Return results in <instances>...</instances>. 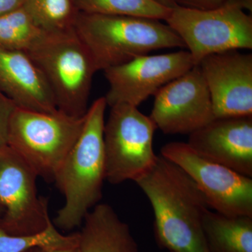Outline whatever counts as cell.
<instances>
[{"label": "cell", "mask_w": 252, "mask_h": 252, "mask_svg": "<svg viewBox=\"0 0 252 252\" xmlns=\"http://www.w3.org/2000/svg\"><path fill=\"white\" fill-rule=\"evenodd\" d=\"M79 234V252H138L128 225L107 204H97L84 218Z\"/></svg>", "instance_id": "cell-15"}, {"label": "cell", "mask_w": 252, "mask_h": 252, "mask_svg": "<svg viewBox=\"0 0 252 252\" xmlns=\"http://www.w3.org/2000/svg\"><path fill=\"white\" fill-rule=\"evenodd\" d=\"M25 0H0V15L11 12L22 7Z\"/></svg>", "instance_id": "cell-23"}, {"label": "cell", "mask_w": 252, "mask_h": 252, "mask_svg": "<svg viewBox=\"0 0 252 252\" xmlns=\"http://www.w3.org/2000/svg\"><path fill=\"white\" fill-rule=\"evenodd\" d=\"M104 97L88 109L80 136L56 172L54 180L64 196V204L54 220L56 226L72 230L84 221L86 215L102 197L105 180Z\"/></svg>", "instance_id": "cell-2"}, {"label": "cell", "mask_w": 252, "mask_h": 252, "mask_svg": "<svg viewBox=\"0 0 252 252\" xmlns=\"http://www.w3.org/2000/svg\"><path fill=\"white\" fill-rule=\"evenodd\" d=\"M0 91L16 107L46 113L58 110L45 78L25 51L0 48Z\"/></svg>", "instance_id": "cell-14"}, {"label": "cell", "mask_w": 252, "mask_h": 252, "mask_svg": "<svg viewBox=\"0 0 252 252\" xmlns=\"http://www.w3.org/2000/svg\"><path fill=\"white\" fill-rule=\"evenodd\" d=\"M166 135H190L213 119L211 95L196 64L155 94L151 115Z\"/></svg>", "instance_id": "cell-11"}, {"label": "cell", "mask_w": 252, "mask_h": 252, "mask_svg": "<svg viewBox=\"0 0 252 252\" xmlns=\"http://www.w3.org/2000/svg\"><path fill=\"white\" fill-rule=\"evenodd\" d=\"M153 209L156 241L170 252H210L203 219L210 206L193 181L161 155L135 181Z\"/></svg>", "instance_id": "cell-1"}, {"label": "cell", "mask_w": 252, "mask_h": 252, "mask_svg": "<svg viewBox=\"0 0 252 252\" xmlns=\"http://www.w3.org/2000/svg\"><path fill=\"white\" fill-rule=\"evenodd\" d=\"M23 6L34 23L49 33L73 31L80 13L74 0H25Z\"/></svg>", "instance_id": "cell-18"}, {"label": "cell", "mask_w": 252, "mask_h": 252, "mask_svg": "<svg viewBox=\"0 0 252 252\" xmlns=\"http://www.w3.org/2000/svg\"><path fill=\"white\" fill-rule=\"evenodd\" d=\"M230 2L235 3L239 5L240 7L243 9H248L252 11V0H230Z\"/></svg>", "instance_id": "cell-25"}, {"label": "cell", "mask_w": 252, "mask_h": 252, "mask_svg": "<svg viewBox=\"0 0 252 252\" xmlns=\"http://www.w3.org/2000/svg\"><path fill=\"white\" fill-rule=\"evenodd\" d=\"M165 22L180 36L195 65L210 55L252 49V17L235 3L200 10L177 5Z\"/></svg>", "instance_id": "cell-6"}, {"label": "cell", "mask_w": 252, "mask_h": 252, "mask_svg": "<svg viewBox=\"0 0 252 252\" xmlns=\"http://www.w3.org/2000/svg\"><path fill=\"white\" fill-rule=\"evenodd\" d=\"M3 146H4V145H3ZM1 147V146H0V147Z\"/></svg>", "instance_id": "cell-27"}, {"label": "cell", "mask_w": 252, "mask_h": 252, "mask_svg": "<svg viewBox=\"0 0 252 252\" xmlns=\"http://www.w3.org/2000/svg\"><path fill=\"white\" fill-rule=\"evenodd\" d=\"M177 5L200 10L216 9L230 2V0H175Z\"/></svg>", "instance_id": "cell-22"}, {"label": "cell", "mask_w": 252, "mask_h": 252, "mask_svg": "<svg viewBox=\"0 0 252 252\" xmlns=\"http://www.w3.org/2000/svg\"><path fill=\"white\" fill-rule=\"evenodd\" d=\"M35 171L7 145L0 147V227L11 235H31L51 223L48 202L38 195Z\"/></svg>", "instance_id": "cell-9"}, {"label": "cell", "mask_w": 252, "mask_h": 252, "mask_svg": "<svg viewBox=\"0 0 252 252\" xmlns=\"http://www.w3.org/2000/svg\"><path fill=\"white\" fill-rule=\"evenodd\" d=\"M211 95L215 118L252 115V55L232 50L198 64Z\"/></svg>", "instance_id": "cell-12"}, {"label": "cell", "mask_w": 252, "mask_h": 252, "mask_svg": "<svg viewBox=\"0 0 252 252\" xmlns=\"http://www.w3.org/2000/svg\"><path fill=\"white\" fill-rule=\"evenodd\" d=\"M74 31L89 49L97 71L157 50L186 48L168 25L152 18L80 12Z\"/></svg>", "instance_id": "cell-3"}, {"label": "cell", "mask_w": 252, "mask_h": 252, "mask_svg": "<svg viewBox=\"0 0 252 252\" xmlns=\"http://www.w3.org/2000/svg\"><path fill=\"white\" fill-rule=\"evenodd\" d=\"M160 153L193 181L214 211L252 217V177L207 160L185 142L165 144Z\"/></svg>", "instance_id": "cell-8"}, {"label": "cell", "mask_w": 252, "mask_h": 252, "mask_svg": "<svg viewBox=\"0 0 252 252\" xmlns=\"http://www.w3.org/2000/svg\"><path fill=\"white\" fill-rule=\"evenodd\" d=\"M188 51L144 55L103 71L109 89L104 98L107 106L128 104L138 107L164 86L195 66Z\"/></svg>", "instance_id": "cell-10"}, {"label": "cell", "mask_w": 252, "mask_h": 252, "mask_svg": "<svg viewBox=\"0 0 252 252\" xmlns=\"http://www.w3.org/2000/svg\"><path fill=\"white\" fill-rule=\"evenodd\" d=\"M155 1L163 5V6H166V7L170 8V9H172L177 5L175 0H155Z\"/></svg>", "instance_id": "cell-26"}, {"label": "cell", "mask_w": 252, "mask_h": 252, "mask_svg": "<svg viewBox=\"0 0 252 252\" xmlns=\"http://www.w3.org/2000/svg\"><path fill=\"white\" fill-rule=\"evenodd\" d=\"M84 122L85 116L77 118L59 110L46 113L16 107L8 126L6 145L38 177L54 180L80 136Z\"/></svg>", "instance_id": "cell-5"}, {"label": "cell", "mask_w": 252, "mask_h": 252, "mask_svg": "<svg viewBox=\"0 0 252 252\" xmlns=\"http://www.w3.org/2000/svg\"><path fill=\"white\" fill-rule=\"evenodd\" d=\"M157 127L137 107L117 104L111 107L104 124L105 180L117 185L135 182L153 167L158 156L153 148Z\"/></svg>", "instance_id": "cell-7"}, {"label": "cell", "mask_w": 252, "mask_h": 252, "mask_svg": "<svg viewBox=\"0 0 252 252\" xmlns=\"http://www.w3.org/2000/svg\"><path fill=\"white\" fill-rule=\"evenodd\" d=\"M27 252H79L77 246L74 248H60V249H46L36 248L32 249Z\"/></svg>", "instance_id": "cell-24"}, {"label": "cell", "mask_w": 252, "mask_h": 252, "mask_svg": "<svg viewBox=\"0 0 252 252\" xmlns=\"http://www.w3.org/2000/svg\"><path fill=\"white\" fill-rule=\"evenodd\" d=\"M203 231L210 252H252V217L207 210Z\"/></svg>", "instance_id": "cell-16"}, {"label": "cell", "mask_w": 252, "mask_h": 252, "mask_svg": "<svg viewBox=\"0 0 252 252\" xmlns=\"http://www.w3.org/2000/svg\"><path fill=\"white\" fill-rule=\"evenodd\" d=\"M16 106L0 91V146L6 145L8 126Z\"/></svg>", "instance_id": "cell-21"}, {"label": "cell", "mask_w": 252, "mask_h": 252, "mask_svg": "<svg viewBox=\"0 0 252 252\" xmlns=\"http://www.w3.org/2000/svg\"><path fill=\"white\" fill-rule=\"evenodd\" d=\"M187 144L207 160L252 177V115L215 118L190 133Z\"/></svg>", "instance_id": "cell-13"}, {"label": "cell", "mask_w": 252, "mask_h": 252, "mask_svg": "<svg viewBox=\"0 0 252 252\" xmlns=\"http://www.w3.org/2000/svg\"><path fill=\"white\" fill-rule=\"evenodd\" d=\"M49 32L34 23L22 7L0 15V48L28 52L37 46Z\"/></svg>", "instance_id": "cell-17"}, {"label": "cell", "mask_w": 252, "mask_h": 252, "mask_svg": "<svg viewBox=\"0 0 252 252\" xmlns=\"http://www.w3.org/2000/svg\"><path fill=\"white\" fill-rule=\"evenodd\" d=\"M78 240V233L63 235L52 222L42 231L31 235L9 234L0 227V252H27L36 248H74L77 246Z\"/></svg>", "instance_id": "cell-20"}, {"label": "cell", "mask_w": 252, "mask_h": 252, "mask_svg": "<svg viewBox=\"0 0 252 252\" xmlns=\"http://www.w3.org/2000/svg\"><path fill=\"white\" fill-rule=\"evenodd\" d=\"M26 53L45 78L58 110L71 117L85 116L97 69L75 31L48 33L37 46Z\"/></svg>", "instance_id": "cell-4"}, {"label": "cell", "mask_w": 252, "mask_h": 252, "mask_svg": "<svg viewBox=\"0 0 252 252\" xmlns=\"http://www.w3.org/2000/svg\"><path fill=\"white\" fill-rule=\"evenodd\" d=\"M86 14L134 16L165 21L171 9L155 0H74Z\"/></svg>", "instance_id": "cell-19"}]
</instances>
